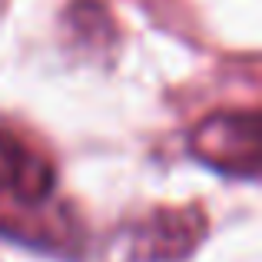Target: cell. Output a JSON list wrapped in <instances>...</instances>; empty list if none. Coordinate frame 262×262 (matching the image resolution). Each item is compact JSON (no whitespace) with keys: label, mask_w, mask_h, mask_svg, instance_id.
<instances>
[{"label":"cell","mask_w":262,"mask_h":262,"mask_svg":"<svg viewBox=\"0 0 262 262\" xmlns=\"http://www.w3.org/2000/svg\"><path fill=\"white\" fill-rule=\"evenodd\" d=\"M53 186L50 163L20 136L0 129V229H17L24 219L30 226H43Z\"/></svg>","instance_id":"cell-1"},{"label":"cell","mask_w":262,"mask_h":262,"mask_svg":"<svg viewBox=\"0 0 262 262\" xmlns=\"http://www.w3.org/2000/svg\"><path fill=\"white\" fill-rule=\"evenodd\" d=\"M199 236H203V219L199 216H192V212H160L143 226V232L136 239H140L146 259H179L199 243Z\"/></svg>","instance_id":"cell-3"},{"label":"cell","mask_w":262,"mask_h":262,"mask_svg":"<svg viewBox=\"0 0 262 262\" xmlns=\"http://www.w3.org/2000/svg\"><path fill=\"white\" fill-rule=\"evenodd\" d=\"M192 153L206 166L226 176L256 179L259 176V113H216L196 126L189 140Z\"/></svg>","instance_id":"cell-2"}]
</instances>
